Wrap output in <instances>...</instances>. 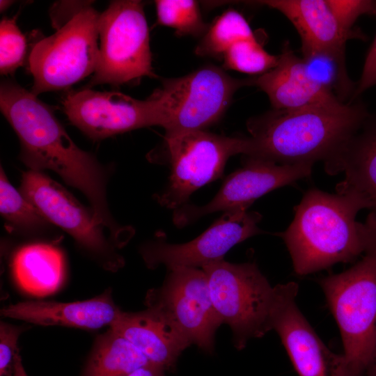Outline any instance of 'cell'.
Masks as SVG:
<instances>
[{"label":"cell","instance_id":"603a6c76","mask_svg":"<svg viewBox=\"0 0 376 376\" xmlns=\"http://www.w3.org/2000/svg\"><path fill=\"white\" fill-rule=\"evenodd\" d=\"M308 77L319 87L340 101L352 88L345 67V54L320 49H301Z\"/></svg>","mask_w":376,"mask_h":376},{"label":"cell","instance_id":"9c48e42d","mask_svg":"<svg viewBox=\"0 0 376 376\" xmlns=\"http://www.w3.org/2000/svg\"><path fill=\"white\" fill-rule=\"evenodd\" d=\"M100 46L90 86L120 85L143 77H156L143 3L113 1L99 22Z\"/></svg>","mask_w":376,"mask_h":376},{"label":"cell","instance_id":"ac0fdd59","mask_svg":"<svg viewBox=\"0 0 376 376\" xmlns=\"http://www.w3.org/2000/svg\"><path fill=\"white\" fill-rule=\"evenodd\" d=\"M248 81L249 85L256 86L267 94L276 110L342 102L311 81L302 58L293 52L288 43L284 45L274 68Z\"/></svg>","mask_w":376,"mask_h":376},{"label":"cell","instance_id":"d6a6232c","mask_svg":"<svg viewBox=\"0 0 376 376\" xmlns=\"http://www.w3.org/2000/svg\"><path fill=\"white\" fill-rule=\"evenodd\" d=\"M366 372L368 376H376V350Z\"/></svg>","mask_w":376,"mask_h":376},{"label":"cell","instance_id":"4316f807","mask_svg":"<svg viewBox=\"0 0 376 376\" xmlns=\"http://www.w3.org/2000/svg\"><path fill=\"white\" fill-rule=\"evenodd\" d=\"M222 58L225 68L254 75H261L272 70L279 60V56L267 52L256 37L235 42Z\"/></svg>","mask_w":376,"mask_h":376},{"label":"cell","instance_id":"6da1fadb","mask_svg":"<svg viewBox=\"0 0 376 376\" xmlns=\"http://www.w3.org/2000/svg\"><path fill=\"white\" fill-rule=\"evenodd\" d=\"M0 108L19 138V158L24 164L32 171L52 170L81 191L111 240L118 244L125 241L131 228L118 224L110 213L103 166L75 143L49 106L31 91L4 80L0 87Z\"/></svg>","mask_w":376,"mask_h":376},{"label":"cell","instance_id":"52a82bcc","mask_svg":"<svg viewBox=\"0 0 376 376\" xmlns=\"http://www.w3.org/2000/svg\"><path fill=\"white\" fill-rule=\"evenodd\" d=\"M100 17L88 6L53 35L33 45L29 70L33 77L34 94L67 88L94 73L99 52Z\"/></svg>","mask_w":376,"mask_h":376},{"label":"cell","instance_id":"8fae6325","mask_svg":"<svg viewBox=\"0 0 376 376\" xmlns=\"http://www.w3.org/2000/svg\"><path fill=\"white\" fill-rule=\"evenodd\" d=\"M147 306L166 314L193 344L204 352L214 349V337L222 324L214 308L206 275L202 269L169 270L162 285L150 290Z\"/></svg>","mask_w":376,"mask_h":376},{"label":"cell","instance_id":"ffe728a7","mask_svg":"<svg viewBox=\"0 0 376 376\" xmlns=\"http://www.w3.org/2000/svg\"><path fill=\"white\" fill-rule=\"evenodd\" d=\"M366 120L324 169L329 175L344 173L336 187L338 194L356 196L366 208L376 212V122L368 124Z\"/></svg>","mask_w":376,"mask_h":376},{"label":"cell","instance_id":"7a4b0ae2","mask_svg":"<svg viewBox=\"0 0 376 376\" xmlns=\"http://www.w3.org/2000/svg\"><path fill=\"white\" fill-rule=\"evenodd\" d=\"M364 203L352 194H329L312 188L295 207L288 228L277 235L283 240L295 272L307 275L338 263L356 260L376 237V212L364 223L356 220Z\"/></svg>","mask_w":376,"mask_h":376},{"label":"cell","instance_id":"484cf974","mask_svg":"<svg viewBox=\"0 0 376 376\" xmlns=\"http://www.w3.org/2000/svg\"><path fill=\"white\" fill-rule=\"evenodd\" d=\"M157 22L175 30L178 36H199L208 30L198 3L192 0L155 1Z\"/></svg>","mask_w":376,"mask_h":376},{"label":"cell","instance_id":"836d02e7","mask_svg":"<svg viewBox=\"0 0 376 376\" xmlns=\"http://www.w3.org/2000/svg\"><path fill=\"white\" fill-rule=\"evenodd\" d=\"M15 376H28L22 365L20 357L17 360Z\"/></svg>","mask_w":376,"mask_h":376},{"label":"cell","instance_id":"4fadbf2b","mask_svg":"<svg viewBox=\"0 0 376 376\" xmlns=\"http://www.w3.org/2000/svg\"><path fill=\"white\" fill-rule=\"evenodd\" d=\"M62 104L71 123L93 140L160 126L159 110L151 96L140 100L116 91L85 88L68 93Z\"/></svg>","mask_w":376,"mask_h":376},{"label":"cell","instance_id":"8992f818","mask_svg":"<svg viewBox=\"0 0 376 376\" xmlns=\"http://www.w3.org/2000/svg\"><path fill=\"white\" fill-rule=\"evenodd\" d=\"M249 85L213 65L177 78L164 79L151 97L157 105L160 127L166 134L205 130L217 123L236 91Z\"/></svg>","mask_w":376,"mask_h":376},{"label":"cell","instance_id":"5b68a950","mask_svg":"<svg viewBox=\"0 0 376 376\" xmlns=\"http://www.w3.org/2000/svg\"><path fill=\"white\" fill-rule=\"evenodd\" d=\"M201 269L215 311L231 329L237 348L272 329L277 287L271 286L255 263L235 264L223 259Z\"/></svg>","mask_w":376,"mask_h":376},{"label":"cell","instance_id":"44dd1931","mask_svg":"<svg viewBox=\"0 0 376 376\" xmlns=\"http://www.w3.org/2000/svg\"><path fill=\"white\" fill-rule=\"evenodd\" d=\"M12 271L22 289L36 296L47 295L56 291L63 281V256L51 244H27L13 256Z\"/></svg>","mask_w":376,"mask_h":376},{"label":"cell","instance_id":"ba28073f","mask_svg":"<svg viewBox=\"0 0 376 376\" xmlns=\"http://www.w3.org/2000/svg\"><path fill=\"white\" fill-rule=\"evenodd\" d=\"M169 180L155 200L168 209L186 204L198 189L220 178L228 159L237 154L248 156L250 137H231L205 130L165 134Z\"/></svg>","mask_w":376,"mask_h":376},{"label":"cell","instance_id":"83f0119b","mask_svg":"<svg viewBox=\"0 0 376 376\" xmlns=\"http://www.w3.org/2000/svg\"><path fill=\"white\" fill-rule=\"evenodd\" d=\"M26 41L16 23V17L3 18L0 23V71L7 75L23 65Z\"/></svg>","mask_w":376,"mask_h":376},{"label":"cell","instance_id":"d4e9b609","mask_svg":"<svg viewBox=\"0 0 376 376\" xmlns=\"http://www.w3.org/2000/svg\"><path fill=\"white\" fill-rule=\"evenodd\" d=\"M0 211L8 226L15 230L35 232L45 228L49 221L9 182L1 168Z\"/></svg>","mask_w":376,"mask_h":376},{"label":"cell","instance_id":"1f68e13d","mask_svg":"<svg viewBox=\"0 0 376 376\" xmlns=\"http://www.w3.org/2000/svg\"><path fill=\"white\" fill-rule=\"evenodd\" d=\"M165 370L153 364L142 366L125 376H166Z\"/></svg>","mask_w":376,"mask_h":376},{"label":"cell","instance_id":"f1b7e54d","mask_svg":"<svg viewBox=\"0 0 376 376\" xmlns=\"http://www.w3.org/2000/svg\"><path fill=\"white\" fill-rule=\"evenodd\" d=\"M24 329L5 322L0 325V376H15L19 353L18 339Z\"/></svg>","mask_w":376,"mask_h":376},{"label":"cell","instance_id":"3957f363","mask_svg":"<svg viewBox=\"0 0 376 376\" xmlns=\"http://www.w3.org/2000/svg\"><path fill=\"white\" fill-rule=\"evenodd\" d=\"M367 114L360 104L340 102L276 110L249 120L247 157L279 164L333 161L360 130Z\"/></svg>","mask_w":376,"mask_h":376},{"label":"cell","instance_id":"cb8c5ba5","mask_svg":"<svg viewBox=\"0 0 376 376\" xmlns=\"http://www.w3.org/2000/svg\"><path fill=\"white\" fill-rule=\"evenodd\" d=\"M256 37L245 17L239 12L228 10L208 28L196 52L200 56L222 57L235 42Z\"/></svg>","mask_w":376,"mask_h":376},{"label":"cell","instance_id":"2e32d148","mask_svg":"<svg viewBox=\"0 0 376 376\" xmlns=\"http://www.w3.org/2000/svg\"><path fill=\"white\" fill-rule=\"evenodd\" d=\"M137 348L150 361L165 370L175 368L182 352L192 343L161 310L148 306L123 312L110 327Z\"/></svg>","mask_w":376,"mask_h":376},{"label":"cell","instance_id":"30bf717a","mask_svg":"<svg viewBox=\"0 0 376 376\" xmlns=\"http://www.w3.org/2000/svg\"><path fill=\"white\" fill-rule=\"evenodd\" d=\"M20 191L50 223L68 233L107 269L116 270L123 260L103 233L93 210H88L60 184L41 171L29 170Z\"/></svg>","mask_w":376,"mask_h":376},{"label":"cell","instance_id":"9a60e30c","mask_svg":"<svg viewBox=\"0 0 376 376\" xmlns=\"http://www.w3.org/2000/svg\"><path fill=\"white\" fill-rule=\"evenodd\" d=\"M272 329L279 334L299 376H350L342 354L321 340L296 304L295 282L278 284Z\"/></svg>","mask_w":376,"mask_h":376},{"label":"cell","instance_id":"7c38bea8","mask_svg":"<svg viewBox=\"0 0 376 376\" xmlns=\"http://www.w3.org/2000/svg\"><path fill=\"white\" fill-rule=\"evenodd\" d=\"M262 215L257 212L233 210L224 212L205 231L186 243L171 244L159 234L140 249L141 255L148 268L160 265L169 270L179 267L202 268L224 259L235 245L258 235Z\"/></svg>","mask_w":376,"mask_h":376},{"label":"cell","instance_id":"e0dca14e","mask_svg":"<svg viewBox=\"0 0 376 376\" xmlns=\"http://www.w3.org/2000/svg\"><path fill=\"white\" fill-rule=\"evenodd\" d=\"M1 315L45 326H64L86 329L109 327L122 311L114 303L111 291L84 301L56 302L27 301L10 304Z\"/></svg>","mask_w":376,"mask_h":376},{"label":"cell","instance_id":"7402d4cb","mask_svg":"<svg viewBox=\"0 0 376 376\" xmlns=\"http://www.w3.org/2000/svg\"><path fill=\"white\" fill-rule=\"evenodd\" d=\"M148 359L130 341L109 329L99 336L80 376H125Z\"/></svg>","mask_w":376,"mask_h":376},{"label":"cell","instance_id":"e575fe53","mask_svg":"<svg viewBox=\"0 0 376 376\" xmlns=\"http://www.w3.org/2000/svg\"><path fill=\"white\" fill-rule=\"evenodd\" d=\"M13 3V1H5V0H1L0 1V8H1V12L2 11H4L6 10L7 8H8L10 5H12Z\"/></svg>","mask_w":376,"mask_h":376},{"label":"cell","instance_id":"277c9868","mask_svg":"<svg viewBox=\"0 0 376 376\" xmlns=\"http://www.w3.org/2000/svg\"><path fill=\"white\" fill-rule=\"evenodd\" d=\"M338 326L350 376H363L376 350V237L350 269L318 281Z\"/></svg>","mask_w":376,"mask_h":376},{"label":"cell","instance_id":"f546056e","mask_svg":"<svg viewBox=\"0 0 376 376\" xmlns=\"http://www.w3.org/2000/svg\"><path fill=\"white\" fill-rule=\"evenodd\" d=\"M329 4L346 29L352 30L363 15H376V0H329Z\"/></svg>","mask_w":376,"mask_h":376},{"label":"cell","instance_id":"d6986e66","mask_svg":"<svg viewBox=\"0 0 376 376\" xmlns=\"http://www.w3.org/2000/svg\"><path fill=\"white\" fill-rule=\"evenodd\" d=\"M255 3L284 15L298 31L301 49H320L345 54L346 41L361 36L345 27L329 0H267Z\"/></svg>","mask_w":376,"mask_h":376},{"label":"cell","instance_id":"4dcf8cb0","mask_svg":"<svg viewBox=\"0 0 376 376\" xmlns=\"http://www.w3.org/2000/svg\"><path fill=\"white\" fill-rule=\"evenodd\" d=\"M376 84V36L366 56L361 78L354 91L353 97Z\"/></svg>","mask_w":376,"mask_h":376},{"label":"cell","instance_id":"5bb4252c","mask_svg":"<svg viewBox=\"0 0 376 376\" xmlns=\"http://www.w3.org/2000/svg\"><path fill=\"white\" fill-rule=\"evenodd\" d=\"M312 166L308 164H279L246 156L242 167L226 178L209 203L201 206L185 204L175 210L173 223L183 227L213 212L248 210L262 196L311 175Z\"/></svg>","mask_w":376,"mask_h":376}]
</instances>
